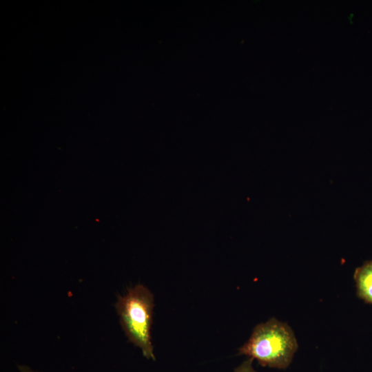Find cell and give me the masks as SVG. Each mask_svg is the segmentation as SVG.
Returning <instances> with one entry per match:
<instances>
[{"instance_id":"5","label":"cell","mask_w":372,"mask_h":372,"mask_svg":"<svg viewBox=\"0 0 372 372\" xmlns=\"http://www.w3.org/2000/svg\"><path fill=\"white\" fill-rule=\"evenodd\" d=\"M17 367L19 372H39L37 371L33 370L27 365L19 364Z\"/></svg>"},{"instance_id":"4","label":"cell","mask_w":372,"mask_h":372,"mask_svg":"<svg viewBox=\"0 0 372 372\" xmlns=\"http://www.w3.org/2000/svg\"><path fill=\"white\" fill-rule=\"evenodd\" d=\"M254 359L249 358L234 369V372H257L252 366Z\"/></svg>"},{"instance_id":"3","label":"cell","mask_w":372,"mask_h":372,"mask_svg":"<svg viewBox=\"0 0 372 372\" xmlns=\"http://www.w3.org/2000/svg\"><path fill=\"white\" fill-rule=\"evenodd\" d=\"M353 279L358 298L372 304V260L365 261L355 269Z\"/></svg>"},{"instance_id":"1","label":"cell","mask_w":372,"mask_h":372,"mask_svg":"<svg viewBox=\"0 0 372 372\" xmlns=\"http://www.w3.org/2000/svg\"><path fill=\"white\" fill-rule=\"evenodd\" d=\"M298 345L294 333L285 322L271 318L255 327L238 354L255 359L262 366L286 369Z\"/></svg>"},{"instance_id":"2","label":"cell","mask_w":372,"mask_h":372,"mask_svg":"<svg viewBox=\"0 0 372 372\" xmlns=\"http://www.w3.org/2000/svg\"><path fill=\"white\" fill-rule=\"evenodd\" d=\"M115 307L129 341L140 348L147 359L155 360L150 334L154 308L152 292L144 285H137L118 298Z\"/></svg>"}]
</instances>
